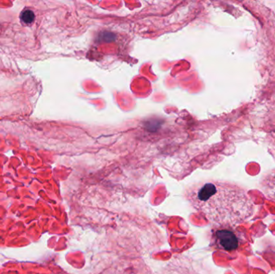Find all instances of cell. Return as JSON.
<instances>
[{
    "label": "cell",
    "mask_w": 275,
    "mask_h": 274,
    "mask_svg": "<svg viewBox=\"0 0 275 274\" xmlns=\"http://www.w3.org/2000/svg\"><path fill=\"white\" fill-rule=\"evenodd\" d=\"M193 206L209 221L219 225H238L255 213L256 206L238 186L225 182H206L189 196Z\"/></svg>",
    "instance_id": "6da1fadb"
},
{
    "label": "cell",
    "mask_w": 275,
    "mask_h": 274,
    "mask_svg": "<svg viewBox=\"0 0 275 274\" xmlns=\"http://www.w3.org/2000/svg\"><path fill=\"white\" fill-rule=\"evenodd\" d=\"M216 241L219 247L226 251H234L238 246V240L236 235L228 230H220L215 234Z\"/></svg>",
    "instance_id": "7a4b0ae2"
},
{
    "label": "cell",
    "mask_w": 275,
    "mask_h": 274,
    "mask_svg": "<svg viewBox=\"0 0 275 274\" xmlns=\"http://www.w3.org/2000/svg\"><path fill=\"white\" fill-rule=\"evenodd\" d=\"M262 190L267 198L275 201V171L265 179L262 184Z\"/></svg>",
    "instance_id": "3957f363"
},
{
    "label": "cell",
    "mask_w": 275,
    "mask_h": 274,
    "mask_svg": "<svg viewBox=\"0 0 275 274\" xmlns=\"http://www.w3.org/2000/svg\"><path fill=\"white\" fill-rule=\"evenodd\" d=\"M20 20L25 24H33V21L35 20V14L33 13V11H31L29 9H25L24 11H22Z\"/></svg>",
    "instance_id": "277c9868"
}]
</instances>
